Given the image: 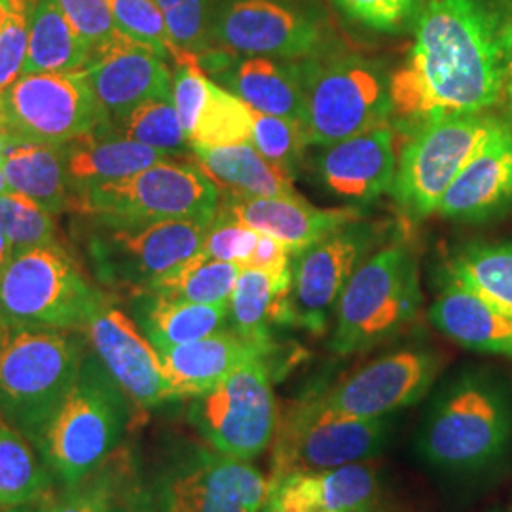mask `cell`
Instances as JSON below:
<instances>
[{"label": "cell", "mask_w": 512, "mask_h": 512, "mask_svg": "<svg viewBox=\"0 0 512 512\" xmlns=\"http://www.w3.org/2000/svg\"><path fill=\"white\" fill-rule=\"evenodd\" d=\"M512 80V0H423L414 44L391 73L393 116L414 128L454 112H497Z\"/></svg>", "instance_id": "6da1fadb"}, {"label": "cell", "mask_w": 512, "mask_h": 512, "mask_svg": "<svg viewBox=\"0 0 512 512\" xmlns=\"http://www.w3.org/2000/svg\"><path fill=\"white\" fill-rule=\"evenodd\" d=\"M421 458L452 475H480L512 450V391L490 372H467L442 389L421 425Z\"/></svg>", "instance_id": "7a4b0ae2"}, {"label": "cell", "mask_w": 512, "mask_h": 512, "mask_svg": "<svg viewBox=\"0 0 512 512\" xmlns=\"http://www.w3.org/2000/svg\"><path fill=\"white\" fill-rule=\"evenodd\" d=\"M126 423V395L101 361L84 359L35 448L52 476L69 488L97 473L120 444Z\"/></svg>", "instance_id": "3957f363"}, {"label": "cell", "mask_w": 512, "mask_h": 512, "mask_svg": "<svg viewBox=\"0 0 512 512\" xmlns=\"http://www.w3.org/2000/svg\"><path fill=\"white\" fill-rule=\"evenodd\" d=\"M302 128L310 147H329L370 129L389 126L393 116L391 74L363 55L321 52L298 61Z\"/></svg>", "instance_id": "277c9868"}, {"label": "cell", "mask_w": 512, "mask_h": 512, "mask_svg": "<svg viewBox=\"0 0 512 512\" xmlns=\"http://www.w3.org/2000/svg\"><path fill=\"white\" fill-rule=\"evenodd\" d=\"M84 355L59 329L0 327L2 420L37 444L57 404L74 384Z\"/></svg>", "instance_id": "5b68a950"}, {"label": "cell", "mask_w": 512, "mask_h": 512, "mask_svg": "<svg viewBox=\"0 0 512 512\" xmlns=\"http://www.w3.org/2000/svg\"><path fill=\"white\" fill-rule=\"evenodd\" d=\"M420 304L416 256L406 243L393 239L351 275L334 310L330 346L340 355L374 348L406 327Z\"/></svg>", "instance_id": "8992f818"}, {"label": "cell", "mask_w": 512, "mask_h": 512, "mask_svg": "<svg viewBox=\"0 0 512 512\" xmlns=\"http://www.w3.org/2000/svg\"><path fill=\"white\" fill-rule=\"evenodd\" d=\"M105 302L57 243L16 253L0 272V327L80 329Z\"/></svg>", "instance_id": "52a82bcc"}, {"label": "cell", "mask_w": 512, "mask_h": 512, "mask_svg": "<svg viewBox=\"0 0 512 512\" xmlns=\"http://www.w3.org/2000/svg\"><path fill=\"white\" fill-rule=\"evenodd\" d=\"M507 122L499 112H454L416 124L397 160L391 186L397 205L414 220L435 213L465 165Z\"/></svg>", "instance_id": "ba28073f"}, {"label": "cell", "mask_w": 512, "mask_h": 512, "mask_svg": "<svg viewBox=\"0 0 512 512\" xmlns=\"http://www.w3.org/2000/svg\"><path fill=\"white\" fill-rule=\"evenodd\" d=\"M71 202L82 215L109 228H139L154 222L215 219L219 188L196 164L165 160L114 183L76 190Z\"/></svg>", "instance_id": "9c48e42d"}, {"label": "cell", "mask_w": 512, "mask_h": 512, "mask_svg": "<svg viewBox=\"0 0 512 512\" xmlns=\"http://www.w3.org/2000/svg\"><path fill=\"white\" fill-rule=\"evenodd\" d=\"M389 439L387 418H355L334 412L319 395L294 403L277 421L270 482L294 473H321L368 461Z\"/></svg>", "instance_id": "30bf717a"}, {"label": "cell", "mask_w": 512, "mask_h": 512, "mask_svg": "<svg viewBox=\"0 0 512 512\" xmlns=\"http://www.w3.org/2000/svg\"><path fill=\"white\" fill-rule=\"evenodd\" d=\"M188 418L209 448L253 461L274 442L277 404L264 357L234 370L222 384L194 399Z\"/></svg>", "instance_id": "8fae6325"}, {"label": "cell", "mask_w": 512, "mask_h": 512, "mask_svg": "<svg viewBox=\"0 0 512 512\" xmlns=\"http://www.w3.org/2000/svg\"><path fill=\"white\" fill-rule=\"evenodd\" d=\"M0 118L12 137L67 145L109 126L84 71L23 74L0 93Z\"/></svg>", "instance_id": "7c38bea8"}, {"label": "cell", "mask_w": 512, "mask_h": 512, "mask_svg": "<svg viewBox=\"0 0 512 512\" xmlns=\"http://www.w3.org/2000/svg\"><path fill=\"white\" fill-rule=\"evenodd\" d=\"M211 44L230 55L302 61L327 50V27L294 0H224L213 14Z\"/></svg>", "instance_id": "4fadbf2b"}, {"label": "cell", "mask_w": 512, "mask_h": 512, "mask_svg": "<svg viewBox=\"0 0 512 512\" xmlns=\"http://www.w3.org/2000/svg\"><path fill=\"white\" fill-rule=\"evenodd\" d=\"M378 232L363 219L353 220L327 238L293 256L285 325L321 334L351 275L368 258Z\"/></svg>", "instance_id": "5bb4252c"}, {"label": "cell", "mask_w": 512, "mask_h": 512, "mask_svg": "<svg viewBox=\"0 0 512 512\" xmlns=\"http://www.w3.org/2000/svg\"><path fill=\"white\" fill-rule=\"evenodd\" d=\"M270 480L251 461L194 448L160 484V512H260Z\"/></svg>", "instance_id": "9a60e30c"}, {"label": "cell", "mask_w": 512, "mask_h": 512, "mask_svg": "<svg viewBox=\"0 0 512 512\" xmlns=\"http://www.w3.org/2000/svg\"><path fill=\"white\" fill-rule=\"evenodd\" d=\"M215 219L154 222L139 228H110L95 241L97 268L109 283L145 291L150 283L202 253L203 241Z\"/></svg>", "instance_id": "2e32d148"}, {"label": "cell", "mask_w": 512, "mask_h": 512, "mask_svg": "<svg viewBox=\"0 0 512 512\" xmlns=\"http://www.w3.org/2000/svg\"><path fill=\"white\" fill-rule=\"evenodd\" d=\"M440 359L427 349H401L355 370L319 399L330 410L355 418H387L420 403L439 374Z\"/></svg>", "instance_id": "e0dca14e"}, {"label": "cell", "mask_w": 512, "mask_h": 512, "mask_svg": "<svg viewBox=\"0 0 512 512\" xmlns=\"http://www.w3.org/2000/svg\"><path fill=\"white\" fill-rule=\"evenodd\" d=\"M86 330L101 365L139 410L171 401L158 349L124 311L105 302Z\"/></svg>", "instance_id": "ac0fdd59"}, {"label": "cell", "mask_w": 512, "mask_h": 512, "mask_svg": "<svg viewBox=\"0 0 512 512\" xmlns=\"http://www.w3.org/2000/svg\"><path fill=\"white\" fill-rule=\"evenodd\" d=\"M107 122L122 124L131 110L173 95V73L162 55L126 38L84 69Z\"/></svg>", "instance_id": "d6986e66"}, {"label": "cell", "mask_w": 512, "mask_h": 512, "mask_svg": "<svg viewBox=\"0 0 512 512\" xmlns=\"http://www.w3.org/2000/svg\"><path fill=\"white\" fill-rule=\"evenodd\" d=\"M512 209V122L490 141L450 184L439 203L440 217L458 222H488Z\"/></svg>", "instance_id": "ffe728a7"}, {"label": "cell", "mask_w": 512, "mask_h": 512, "mask_svg": "<svg viewBox=\"0 0 512 512\" xmlns=\"http://www.w3.org/2000/svg\"><path fill=\"white\" fill-rule=\"evenodd\" d=\"M391 126L370 129L329 147L315 156V169L323 184L336 196L370 202L391 190L397 154Z\"/></svg>", "instance_id": "44dd1931"}, {"label": "cell", "mask_w": 512, "mask_h": 512, "mask_svg": "<svg viewBox=\"0 0 512 512\" xmlns=\"http://www.w3.org/2000/svg\"><path fill=\"white\" fill-rule=\"evenodd\" d=\"M219 209L258 234L281 241L293 256L349 222L361 219L357 207L319 209L298 194L285 198L226 200L222 205L219 203Z\"/></svg>", "instance_id": "7402d4cb"}, {"label": "cell", "mask_w": 512, "mask_h": 512, "mask_svg": "<svg viewBox=\"0 0 512 512\" xmlns=\"http://www.w3.org/2000/svg\"><path fill=\"white\" fill-rule=\"evenodd\" d=\"M203 71L219 73L228 92L255 112L291 118L302 124V86L298 61L243 57L230 65V54L213 50L202 57Z\"/></svg>", "instance_id": "603a6c76"}, {"label": "cell", "mask_w": 512, "mask_h": 512, "mask_svg": "<svg viewBox=\"0 0 512 512\" xmlns=\"http://www.w3.org/2000/svg\"><path fill=\"white\" fill-rule=\"evenodd\" d=\"M158 353L171 401L198 399L222 384L239 366L268 355L230 329Z\"/></svg>", "instance_id": "cb8c5ba5"}, {"label": "cell", "mask_w": 512, "mask_h": 512, "mask_svg": "<svg viewBox=\"0 0 512 512\" xmlns=\"http://www.w3.org/2000/svg\"><path fill=\"white\" fill-rule=\"evenodd\" d=\"M270 490L294 512H374L380 480L366 463L321 473H294L270 482Z\"/></svg>", "instance_id": "d4e9b609"}, {"label": "cell", "mask_w": 512, "mask_h": 512, "mask_svg": "<svg viewBox=\"0 0 512 512\" xmlns=\"http://www.w3.org/2000/svg\"><path fill=\"white\" fill-rule=\"evenodd\" d=\"M429 315L459 346L512 359V315L456 281L444 279Z\"/></svg>", "instance_id": "484cf974"}, {"label": "cell", "mask_w": 512, "mask_h": 512, "mask_svg": "<svg viewBox=\"0 0 512 512\" xmlns=\"http://www.w3.org/2000/svg\"><path fill=\"white\" fill-rule=\"evenodd\" d=\"M173 154L131 141L122 135H86L65 145L69 184L78 188L133 177Z\"/></svg>", "instance_id": "4316f807"}, {"label": "cell", "mask_w": 512, "mask_h": 512, "mask_svg": "<svg viewBox=\"0 0 512 512\" xmlns=\"http://www.w3.org/2000/svg\"><path fill=\"white\" fill-rule=\"evenodd\" d=\"M196 165L226 200L294 196L293 179L270 164L251 143L230 147H192Z\"/></svg>", "instance_id": "83f0119b"}, {"label": "cell", "mask_w": 512, "mask_h": 512, "mask_svg": "<svg viewBox=\"0 0 512 512\" xmlns=\"http://www.w3.org/2000/svg\"><path fill=\"white\" fill-rule=\"evenodd\" d=\"M0 169L12 192L57 215L71 205L65 145H46L12 137L0 156Z\"/></svg>", "instance_id": "f1b7e54d"}, {"label": "cell", "mask_w": 512, "mask_h": 512, "mask_svg": "<svg viewBox=\"0 0 512 512\" xmlns=\"http://www.w3.org/2000/svg\"><path fill=\"white\" fill-rule=\"evenodd\" d=\"M90 65V52L57 0H37L29 27L23 74L76 73Z\"/></svg>", "instance_id": "f546056e"}, {"label": "cell", "mask_w": 512, "mask_h": 512, "mask_svg": "<svg viewBox=\"0 0 512 512\" xmlns=\"http://www.w3.org/2000/svg\"><path fill=\"white\" fill-rule=\"evenodd\" d=\"M287 296L289 293L277 287L272 275L255 268H241L228 306L230 330L270 353L274 348L272 327L285 325Z\"/></svg>", "instance_id": "4dcf8cb0"}, {"label": "cell", "mask_w": 512, "mask_h": 512, "mask_svg": "<svg viewBox=\"0 0 512 512\" xmlns=\"http://www.w3.org/2000/svg\"><path fill=\"white\" fill-rule=\"evenodd\" d=\"M444 279L456 281L512 315V239L461 247L446 262Z\"/></svg>", "instance_id": "1f68e13d"}, {"label": "cell", "mask_w": 512, "mask_h": 512, "mask_svg": "<svg viewBox=\"0 0 512 512\" xmlns=\"http://www.w3.org/2000/svg\"><path fill=\"white\" fill-rule=\"evenodd\" d=\"M228 304H194L148 296L143 327L152 346L158 349L183 346L202 340L224 329L228 321Z\"/></svg>", "instance_id": "d6a6232c"}, {"label": "cell", "mask_w": 512, "mask_h": 512, "mask_svg": "<svg viewBox=\"0 0 512 512\" xmlns=\"http://www.w3.org/2000/svg\"><path fill=\"white\" fill-rule=\"evenodd\" d=\"M239 272L238 264L198 253L177 270L150 283L143 294L194 304H228Z\"/></svg>", "instance_id": "836d02e7"}, {"label": "cell", "mask_w": 512, "mask_h": 512, "mask_svg": "<svg viewBox=\"0 0 512 512\" xmlns=\"http://www.w3.org/2000/svg\"><path fill=\"white\" fill-rule=\"evenodd\" d=\"M29 442L8 423H0V509L37 503L52 492V473Z\"/></svg>", "instance_id": "e575fe53"}, {"label": "cell", "mask_w": 512, "mask_h": 512, "mask_svg": "<svg viewBox=\"0 0 512 512\" xmlns=\"http://www.w3.org/2000/svg\"><path fill=\"white\" fill-rule=\"evenodd\" d=\"M253 118L255 110L243 103L238 95L211 82L202 112L188 137V145L211 148L251 143Z\"/></svg>", "instance_id": "d590c367"}, {"label": "cell", "mask_w": 512, "mask_h": 512, "mask_svg": "<svg viewBox=\"0 0 512 512\" xmlns=\"http://www.w3.org/2000/svg\"><path fill=\"white\" fill-rule=\"evenodd\" d=\"M120 126L122 133L118 135L169 154L181 150L188 143L173 95L156 97L139 105L129 112Z\"/></svg>", "instance_id": "8d00e7d4"}, {"label": "cell", "mask_w": 512, "mask_h": 512, "mask_svg": "<svg viewBox=\"0 0 512 512\" xmlns=\"http://www.w3.org/2000/svg\"><path fill=\"white\" fill-rule=\"evenodd\" d=\"M251 145L289 179L296 175L304 150L310 147L300 122L262 112H255Z\"/></svg>", "instance_id": "74e56055"}, {"label": "cell", "mask_w": 512, "mask_h": 512, "mask_svg": "<svg viewBox=\"0 0 512 512\" xmlns=\"http://www.w3.org/2000/svg\"><path fill=\"white\" fill-rule=\"evenodd\" d=\"M0 230L10 239L14 255L55 243L52 213L19 192L0 194Z\"/></svg>", "instance_id": "f35d334b"}, {"label": "cell", "mask_w": 512, "mask_h": 512, "mask_svg": "<svg viewBox=\"0 0 512 512\" xmlns=\"http://www.w3.org/2000/svg\"><path fill=\"white\" fill-rule=\"evenodd\" d=\"M156 4L164 16L169 38L179 52L175 63L186 55H196L200 59L213 50L211 0H156Z\"/></svg>", "instance_id": "ab89813d"}, {"label": "cell", "mask_w": 512, "mask_h": 512, "mask_svg": "<svg viewBox=\"0 0 512 512\" xmlns=\"http://www.w3.org/2000/svg\"><path fill=\"white\" fill-rule=\"evenodd\" d=\"M109 6L116 27L124 37L147 46L164 59L179 57L156 0H109Z\"/></svg>", "instance_id": "60d3db41"}, {"label": "cell", "mask_w": 512, "mask_h": 512, "mask_svg": "<svg viewBox=\"0 0 512 512\" xmlns=\"http://www.w3.org/2000/svg\"><path fill=\"white\" fill-rule=\"evenodd\" d=\"M57 4L88 48L90 65L126 40L112 18L109 0H57Z\"/></svg>", "instance_id": "b9f144b4"}, {"label": "cell", "mask_w": 512, "mask_h": 512, "mask_svg": "<svg viewBox=\"0 0 512 512\" xmlns=\"http://www.w3.org/2000/svg\"><path fill=\"white\" fill-rule=\"evenodd\" d=\"M344 18L376 33H401L420 14L423 0H334Z\"/></svg>", "instance_id": "7bdbcfd3"}, {"label": "cell", "mask_w": 512, "mask_h": 512, "mask_svg": "<svg viewBox=\"0 0 512 512\" xmlns=\"http://www.w3.org/2000/svg\"><path fill=\"white\" fill-rule=\"evenodd\" d=\"M35 2L37 0H10L8 18L0 33V93L21 76Z\"/></svg>", "instance_id": "ee69618b"}, {"label": "cell", "mask_w": 512, "mask_h": 512, "mask_svg": "<svg viewBox=\"0 0 512 512\" xmlns=\"http://www.w3.org/2000/svg\"><path fill=\"white\" fill-rule=\"evenodd\" d=\"M258 243V232L217 211L207 238L203 241L202 253L209 258L238 264L245 268Z\"/></svg>", "instance_id": "f6af8a7d"}, {"label": "cell", "mask_w": 512, "mask_h": 512, "mask_svg": "<svg viewBox=\"0 0 512 512\" xmlns=\"http://www.w3.org/2000/svg\"><path fill=\"white\" fill-rule=\"evenodd\" d=\"M114 505L112 476H88L86 480L65 488L63 494L52 492L38 501V512H107Z\"/></svg>", "instance_id": "bcb514c9"}, {"label": "cell", "mask_w": 512, "mask_h": 512, "mask_svg": "<svg viewBox=\"0 0 512 512\" xmlns=\"http://www.w3.org/2000/svg\"><path fill=\"white\" fill-rule=\"evenodd\" d=\"M209 84L211 80L207 78L196 55H186L184 59L177 61V69L173 73V101L186 139L190 137L202 112L203 103L209 93Z\"/></svg>", "instance_id": "7dc6e473"}, {"label": "cell", "mask_w": 512, "mask_h": 512, "mask_svg": "<svg viewBox=\"0 0 512 512\" xmlns=\"http://www.w3.org/2000/svg\"><path fill=\"white\" fill-rule=\"evenodd\" d=\"M245 268L262 270L274 277L277 287L285 293L291 289V272H293V253L277 239L258 234L255 251L245 264Z\"/></svg>", "instance_id": "c3c4849f"}, {"label": "cell", "mask_w": 512, "mask_h": 512, "mask_svg": "<svg viewBox=\"0 0 512 512\" xmlns=\"http://www.w3.org/2000/svg\"><path fill=\"white\" fill-rule=\"evenodd\" d=\"M260 512H294L293 509H289L281 499L279 495L275 494L274 490L268 492V497L264 501V507Z\"/></svg>", "instance_id": "681fc988"}, {"label": "cell", "mask_w": 512, "mask_h": 512, "mask_svg": "<svg viewBox=\"0 0 512 512\" xmlns=\"http://www.w3.org/2000/svg\"><path fill=\"white\" fill-rule=\"evenodd\" d=\"M14 256V249H12V243L10 239L4 236V232L0 230V272L4 270V266L10 262V258Z\"/></svg>", "instance_id": "f907efd6"}, {"label": "cell", "mask_w": 512, "mask_h": 512, "mask_svg": "<svg viewBox=\"0 0 512 512\" xmlns=\"http://www.w3.org/2000/svg\"><path fill=\"white\" fill-rule=\"evenodd\" d=\"M10 139H12V133H10L8 126L4 124V120L0 118V156H2V152H4L6 145L10 143Z\"/></svg>", "instance_id": "816d5d0a"}, {"label": "cell", "mask_w": 512, "mask_h": 512, "mask_svg": "<svg viewBox=\"0 0 512 512\" xmlns=\"http://www.w3.org/2000/svg\"><path fill=\"white\" fill-rule=\"evenodd\" d=\"M0 512H38V501L37 503H23V505H14V507L2 509Z\"/></svg>", "instance_id": "f5cc1de1"}, {"label": "cell", "mask_w": 512, "mask_h": 512, "mask_svg": "<svg viewBox=\"0 0 512 512\" xmlns=\"http://www.w3.org/2000/svg\"><path fill=\"white\" fill-rule=\"evenodd\" d=\"M8 10H10V0H0V33H2L4 23L8 18Z\"/></svg>", "instance_id": "db71d44e"}, {"label": "cell", "mask_w": 512, "mask_h": 512, "mask_svg": "<svg viewBox=\"0 0 512 512\" xmlns=\"http://www.w3.org/2000/svg\"><path fill=\"white\" fill-rule=\"evenodd\" d=\"M4 192H10V188H8L6 179H4V173H2V169H0V194H4Z\"/></svg>", "instance_id": "11a10c76"}, {"label": "cell", "mask_w": 512, "mask_h": 512, "mask_svg": "<svg viewBox=\"0 0 512 512\" xmlns=\"http://www.w3.org/2000/svg\"><path fill=\"white\" fill-rule=\"evenodd\" d=\"M507 101H509V105H511L512 109V80L511 84H509V90H507Z\"/></svg>", "instance_id": "9f6ffc18"}, {"label": "cell", "mask_w": 512, "mask_h": 512, "mask_svg": "<svg viewBox=\"0 0 512 512\" xmlns=\"http://www.w3.org/2000/svg\"><path fill=\"white\" fill-rule=\"evenodd\" d=\"M107 512H126L124 511V509H120V507H116V505H112V507H110L109 511Z\"/></svg>", "instance_id": "6f0895ef"}, {"label": "cell", "mask_w": 512, "mask_h": 512, "mask_svg": "<svg viewBox=\"0 0 512 512\" xmlns=\"http://www.w3.org/2000/svg\"><path fill=\"white\" fill-rule=\"evenodd\" d=\"M0 423H4V420H2V412H0Z\"/></svg>", "instance_id": "680465c9"}, {"label": "cell", "mask_w": 512, "mask_h": 512, "mask_svg": "<svg viewBox=\"0 0 512 512\" xmlns=\"http://www.w3.org/2000/svg\"><path fill=\"white\" fill-rule=\"evenodd\" d=\"M0 511H2V509H0Z\"/></svg>", "instance_id": "91938a15"}]
</instances>
